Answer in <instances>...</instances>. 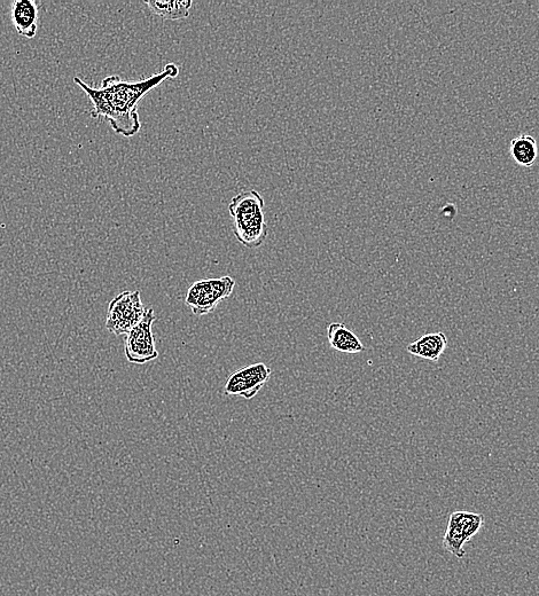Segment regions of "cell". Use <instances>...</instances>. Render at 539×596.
Wrapping results in <instances>:
<instances>
[{"label": "cell", "instance_id": "cell-4", "mask_svg": "<svg viewBox=\"0 0 539 596\" xmlns=\"http://www.w3.org/2000/svg\"><path fill=\"white\" fill-rule=\"evenodd\" d=\"M146 313L140 292H123L109 303L106 328L115 335H127Z\"/></svg>", "mask_w": 539, "mask_h": 596}, {"label": "cell", "instance_id": "cell-3", "mask_svg": "<svg viewBox=\"0 0 539 596\" xmlns=\"http://www.w3.org/2000/svg\"><path fill=\"white\" fill-rule=\"evenodd\" d=\"M234 286L236 281L229 276L200 280L191 286L185 302L195 316H205L232 294Z\"/></svg>", "mask_w": 539, "mask_h": 596}, {"label": "cell", "instance_id": "cell-10", "mask_svg": "<svg viewBox=\"0 0 539 596\" xmlns=\"http://www.w3.org/2000/svg\"><path fill=\"white\" fill-rule=\"evenodd\" d=\"M512 159L521 167H533L537 160L538 147L534 137L521 135L511 141Z\"/></svg>", "mask_w": 539, "mask_h": 596}, {"label": "cell", "instance_id": "cell-8", "mask_svg": "<svg viewBox=\"0 0 539 596\" xmlns=\"http://www.w3.org/2000/svg\"><path fill=\"white\" fill-rule=\"evenodd\" d=\"M448 347L447 336L444 333H432L421 336L406 347L411 355L437 362Z\"/></svg>", "mask_w": 539, "mask_h": 596}, {"label": "cell", "instance_id": "cell-1", "mask_svg": "<svg viewBox=\"0 0 539 596\" xmlns=\"http://www.w3.org/2000/svg\"><path fill=\"white\" fill-rule=\"evenodd\" d=\"M179 67L169 64L162 72L142 81H123L120 76H108L100 88L75 77L74 82L89 97L93 106L91 116L96 120H107L117 135L132 138L142 129L139 119V101L169 78H176Z\"/></svg>", "mask_w": 539, "mask_h": 596}, {"label": "cell", "instance_id": "cell-9", "mask_svg": "<svg viewBox=\"0 0 539 596\" xmlns=\"http://www.w3.org/2000/svg\"><path fill=\"white\" fill-rule=\"evenodd\" d=\"M328 342L331 348L343 354H359L365 347L358 336L342 323H332L327 328Z\"/></svg>", "mask_w": 539, "mask_h": 596}, {"label": "cell", "instance_id": "cell-11", "mask_svg": "<svg viewBox=\"0 0 539 596\" xmlns=\"http://www.w3.org/2000/svg\"><path fill=\"white\" fill-rule=\"evenodd\" d=\"M150 10L164 20H183L190 17V10L193 6L191 0L182 2H146Z\"/></svg>", "mask_w": 539, "mask_h": 596}, {"label": "cell", "instance_id": "cell-12", "mask_svg": "<svg viewBox=\"0 0 539 596\" xmlns=\"http://www.w3.org/2000/svg\"><path fill=\"white\" fill-rule=\"evenodd\" d=\"M451 522L455 523L460 531L464 533L467 541H470L483 527L484 519L480 514L470 512H455L450 516Z\"/></svg>", "mask_w": 539, "mask_h": 596}, {"label": "cell", "instance_id": "cell-5", "mask_svg": "<svg viewBox=\"0 0 539 596\" xmlns=\"http://www.w3.org/2000/svg\"><path fill=\"white\" fill-rule=\"evenodd\" d=\"M155 320L154 310L148 309L143 320L127 334L124 354L129 363L144 365L159 357L153 334Z\"/></svg>", "mask_w": 539, "mask_h": 596}, {"label": "cell", "instance_id": "cell-13", "mask_svg": "<svg viewBox=\"0 0 539 596\" xmlns=\"http://www.w3.org/2000/svg\"><path fill=\"white\" fill-rule=\"evenodd\" d=\"M466 543L467 539L465 538L464 533L459 530L455 523L449 521L443 538V547L445 548V551H448L458 559H463L465 556L464 545Z\"/></svg>", "mask_w": 539, "mask_h": 596}, {"label": "cell", "instance_id": "cell-7", "mask_svg": "<svg viewBox=\"0 0 539 596\" xmlns=\"http://www.w3.org/2000/svg\"><path fill=\"white\" fill-rule=\"evenodd\" d=\"M12 20L17 33L34 38L38 30V7L34 0H17L12 7Z\"/></svg>", "mask_w": 539, "mask_h": 596}, {"label": "cell", "instance_id": "cell-6", "mask_svg": "<svg viewBox=\"0 0 539 596\" xmlns=\"http://www.w3.org/2000/svg\"><path fill=\"white\" fill-rule=\"evenodd\" d=\"M270 367L263 363L241 368L233 373L225 384V394L240 396L245 399L254 398L270 379Z\"/></svg>", "mask_w": 539, "mask_h": 596}, {"label": "cell", "instance_id": "cell-2", "mask_svg": "<svg viewBox=\"0 0 539 596\" xmlns=\"http://www.w3.org/2000/svg\"><path fill=\"white\" fill-rule=\"evenodd\" d=\"M264 207L262 195L255 190L241 192L231 200L229 213L233 219V233L247 248H259L268 238Z\"/></svg>", "mask_w": 539, "mask_h": 596}]
</instances>
